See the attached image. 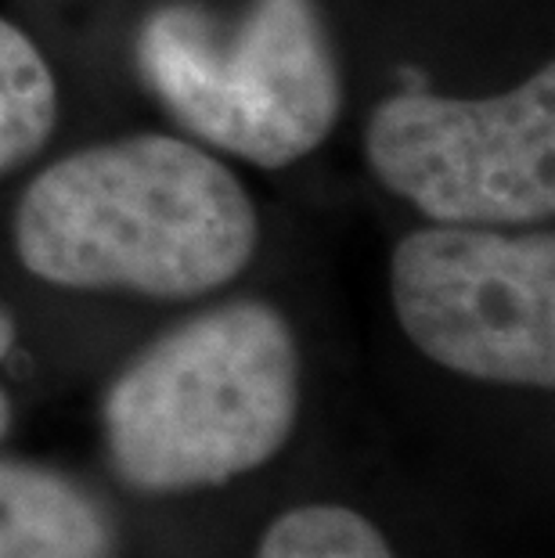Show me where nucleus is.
<instances>
[{"label":"nucleus","mask_w":555,"mask_h":558,"mask_svg":"<svg viewBox=\"0 0 555 558\" xmlns=\"http://www.w3.org/2000/svg\"><path fill=\"white\" fill-rule=\"evenodd\" d=\"M11 248L55 289L184 303L253 267L260 209L224 156L141 130L44 166L11 209Z\"/></svg>","instance_id":"1"},{"label":"nucleus","mask_w":555,"mask_h":558,"mask_svg":"<svg viewBox=\"0 0 555 558\" xmlns=\"http://www.w3.org/2000/svg\"><path fill=\"white\" fill-rule=\"evenodd\" d=\"M303 408V353L267 300H228L137 350L101 397L112 476L145 497L214 490L286 450Z\"/></svg>","instance_id":"2"},{"label":"nucleus","mask_w":555,"mask_h":558,"mask_svg":"<svg viewBox=\"0 0 555 558\" xmlns=\"http://www.w3.org/2000/svg\"><path fill=\"white\" fill-rule=\"evenodd\" d=\"M134 69L188 137L260 170L314 156L347 105L317 0H245L231 19L167 0L137 22Z\"/></svg>","instance_id":"3"},{"label":"nucleus","mask_w":555,"mask_h":558,"mask_svg":"<svg viewBox=\"0 0 555 558\" xmlns=\"http://www.w3.org/2000/svg\"><path fill=\"white\" fill-rule=\"evenodd\" d=\"M375 184L426 223L541 228L555 213V65L494 94L394 90L361 130Z\"/></svg>","instance_id":"4"},{"label":"nucleus","mask_w":555,"mask_h":558,"mask_svg":"<svg viewBox=\"0 0 555 558\" xmlns=\"http://www.w3.org/2000/svg\"><path fill=\"white\" fill-rule=\"evenodd\" d=\"M405 339L451 375L555 389V231L422 223L389 253Z\"/></svg>","instance_id":"5"},{"label":"nucleus","mask_w":555,"mask_h":558,"mask_svg":"<svg viewBox=\"0 0 555 558\" xmlns=\"http://www.w3.org/2000/svg\"><path fill=\"white\" fill-rule=\"evenodd\" d=\"M0 558H120V530L87 483L0 458Z\"/></svg>","instance_id":"6"},{"label":"nucleus","mask_w":555,"mask_h":558,"mask_svg":"<svg viewBox=\"0 0 555 558\" xmlns=\"http://www.w3.org/2000/svg\"><path fill=\"white\" fill-rule=\"evenodd\" d=\"M62 94L40 44L0 15V181L51 145Z\"/></svg>","instance_id":"7"},{"label":"nucleus","mask_w":555,"mask_h":558,"mask_svg":"<svg viewBox=\"0 0 555 558\" xmlns=\"http://www.w3.org/2000/svg\"><path fill=\"white\" fill-rule=\"evenodd\" d=\"M256 558H397L386 533L347 505H297L256 544Z\"/></svg>","instance_id":"8"},{"label":"nucleus","mask_w":555,"mask_h":558,"mask_svg":"<svg viewBox=\"0 0 555 558\" xmlns=\"http://www.w3.org/2000/svg\"><path fill=\"white\" fill-rule=\"evenodd\" d=\"M19 342V325H15V314L8 311L4 303H0V364L11 357V350H15ZM11 422H15V403H11V393L4 386H0V439L8 436Z\"/></svg>","instance_id":"9"}]
</instances>
